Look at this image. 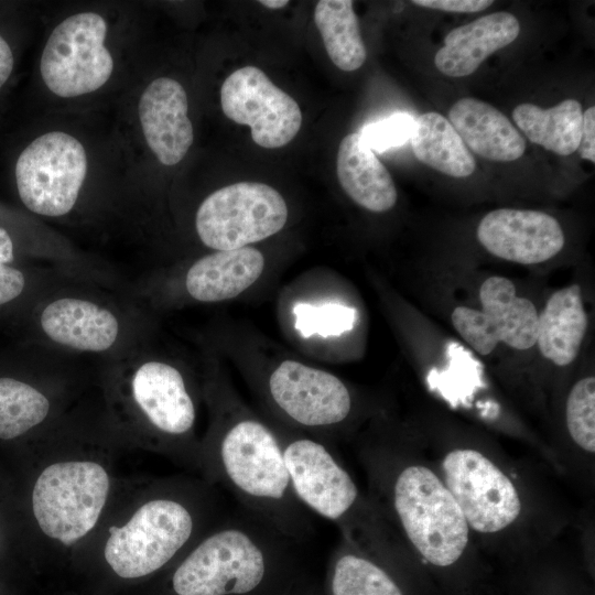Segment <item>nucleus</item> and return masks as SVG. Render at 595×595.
Instances as JSON below:
<instances>
[{"label":"nucleus","mask_w":595,"mask_h":595,"mask_svg":"<svg viewBox=\"0 0 595 595\" xmlns=\"http://www.w3.org/2000/svg\"><path fill=\"white\" fill-rule=\"evenodd\" d=\"M367 496L436 595H493V566L414 433L374 432L357 445Z\"/></svg>","instance_id":"obj_1"},{"label":"nucleus","mask_w":595,"mask_h":595,"mask_svg":"<svg viewBox=\"0 0 595 595\" xmlns=\"http://www.w3.org/2000/svg\"><path fill=\"white\" fill-rule=\"evenodd\" d=\"M459 506L474 541L502 570L554 543L573 515L540 472L466 435L415 434Z\"/></svg>","instance_id":"obj_2"},{"label":"nucleus","mask_w":595,"mask_h":595,"mask_svg":"<svg viewBox=\"0 0 595 595\" xmlns=\"http://www.w3.org/2000/svg\"><path fill=\"white\" fill-rule=\"evenodd\" d=\"M277 435L294 495L301 505L334 522L340 540L385 566L407 595H436L338 456L316 439Z\"/></svg>","instance_id":"obj_3"},{"label":"nucleus","mask_w":595,"mask_h":595,"mask_svg":"<svg viewBox=\"0 0 595 595\" xmlns=\"http://www.w3.org/2000/svg\"><path fill=\"white\" fill-rule=\"evenodd\" d=\"M291 542L249 512L236 517L167 569L161 595H279L306 578Z\"/></svg>","instance_id":"obj_4"},{"label":"nucleus","mask_w":595,"mask_h":595,"mask_svg":"<svg viewBox=\"0 0 595 595\" xmlns=\"http://www.w3.org/2000/svg\"><path fill=\"white\" fill-rule=\"evenodd\" d=\"M230 411L201 448V466L247 512L292 542L304 541L312 522L294 495L277 433L242 410Z\"/></svg>","instance_id":"obj_5"},{"label":"nucleus","mask_w":595,"mask_h":595,"mask_svg":"<svg viewBox=\"0 0 595 595\" xmlns=\"http://www.w3.org/2000/svg\"><path fill=\"white\" fill-rule=\"evenodd\" d=\"M201 517L193 504L173 495L143 502L104 547L110 571L123 581H140L167 570L192 545Z\"/></svg>","instance_id":"obj_6"},{"label":"nucleus","mask_w":595,"mask_h":595,"mask_svg":"<svg viewBox=\"0 0 595 595\" xmlns=\"http://www.w3.org/2000/svg\"><path fill=\"white\" fill-rule=\"evenodd\" d=\"M109 490V474L101 464L56 462L45 467L34 484V518L46 537L72 545L95 528Z\"/></svg>","instance_id":"obj_7"},{"label":"nucleus","mask_w":595,"mask_h":595,"mask_svg":"<svg viewBox=\"0 0 595 595\" xmlns=\"http://www.w3.org/2000/svg\"><path fill=\"white\" fill-rule=\"evenodd\" d=\"M288 206L273 187L239 182L213 192L196 213L202 242L216 250H234L263 240L283 228Z\"/></svg>","instance_id":"obj_8"},{"label":"nucleus","mask_w":595,"mask_h":595,"mask_svg":"<svg viewBox=\"0 0 595 595\" xmlns=\"http://www.w3.org/2000/svg\"><path fill=\"white\" fill-rule=\"evenodd\" d=\"M87 172L83 144L73 136L51 131L34 139L15 164L17 188L34 214L61 217L75 206Z\"/></svg>","instance_id":"obj_9"},{"label":"nucleus","mask_w":595,"mask_h":595,"mask_svg":"<svg viewBox=\"0 0 595 595\" xmlns=\"http://www.w3.org/2000/svg\"><path fill=\"white\" fill-rule=\"evenodd\" d=\"M107 23L95 12L62 21L44 46L40 71L55 95L72 98L99 89L110 78L113 60L105 46Z\"/></svg>","instance_id":"obj_10"},{"label":"nucleus","mask_w":595,"mask_h":595,"mask_svg":"<svg viewBox=\"0 0 595 595\" xmlns=\"http://www.w3.org/2000/svg\"><path fill=\"white\" fill-rule=\"evenodd\" d=\"M129 389L140 414L167 450L201 465V450L193 440L196 407L183 374L169 363L148 359L132 369Z\"/></svg>","instance_id":"obj_11"},{"label":"nucleus","mask_w":595,"mask_h":595,"mask_svg":"<svg viewBox=\"0 0 595 595\" xmlns=\"http://www.w3.org/2000/svg\"><path fill=\"white\" fill-rule=\"evenodd\" d=\"M267 393L288 421L310 431H334L354 412L353 394L338 377L295 360L270 374Z\"/></svg>","instance_id":"obj_12"},{"label":"nucleus","mask_w":595,"mask_h":595,"mask_svg":"<svg viewBox=\"0 0 595 595\" xmlns=\"http://www.w3.org/2000/svg\"><path fill=\"white\" fill-rule=\"evenodd\" d=\"M220 104L227 118L250 127L252 140L262 148L285 145L302 125L298 102L255 66L241 67L225 79Z\"/></svg>","instance_id":"obj_13"},{"label":"nucleus","mask_w":595,"mask_h":595,"mask_svg":"<svg viewBox=\"0 0 595 595\" xmlns=\"http://www.w3.org/2000/svg\"><path fill=\"white\" fill-rule=\"evenodd\" d=\"M476 235L489 253L520 264L548 261L565 242L559 221L547 213L532 209L491 210L480 219Z\"/></svg>","instance_id":"obj_14"},{"label":"nucleus","mask_w":595,"mask_h":595,"mask_svg":"<svg viewBox=\"0 0 595 595\" xmlns=\"http://www.w3.org/2000/svg\"><path fill=\"white\" fill-rule=\"evenodd\" d=\"M43 335L60 347L101 354L115 348L122 325L108 306L79 296H61L47 302L39 314Z\"/></svg>","instance_id":"obj_15"},{"label":"nucleus","mask_w":595,"mask_h":595,"mask_svg":"<svg viewBox=\"0 0 595 595\" xmlns=\"http://www.w3.org/2000/svg\"><path fill=\"white\" fill-rule=\"evenodd\" d=\"M558 475L588 496L595 487V377L576 380L565 394L562 435L551 447Z\"/></svg>","instance_id":"obj_16"},{"label":"nucleus","mask_w":595,"mask_h":595,"mask_svg":"<svg viewBox=\"0 0 595 595\" xmlns=\"http://www.w3.org/2000/svg\"><path fill=\"white\" fill-rule=\"evenodd\" d=\"M187 110L185 89L169 77L151 82L139 99L138 115L144 139L164 165L182 161L193 143Z\"/></svg>","instance_id":"obj_17"},{"label":"nucleus","mask_w":595,"mask_h":595,"mask_svg":"<svg viewBox=\"0 0 595 595\" xmlns=\"http://www.w3.org/2000/svg\"><path fill=\"white\" fill-rule=\"evenodd\" d=\"M504 572L501 595H594V577L560 539Z\"/></svg>","instance_id":"obj_18"},{"label":"nucleus","mask_w":595,"mask_h":595,"mask_svg":"<svg viewBox=\"0 0 595 595\" xmlns=\"http://www.w3.org/2000/svg\"><path fill=\"white\" fill-rule=\"evenodd\" d=\"M519 33L520 23L512 13L483 15L450 31L434 56V64L446 76H468L490 54L512 43Z\"/></svg>","instance_id":"obj_19"},{"label":"nucleus","mask_w":595,"mask_h":595,"mask_svg":"<svg viewBox=\"0 0 595 595\" xmlns=\"http://www.w3.org/2000/svg\"><path fill=\"white\" fill-rule=\"evenodd\" d=\"M448 121L465 145L482 158L508 162L524 153L522 134L488 102L469 97L458 99L448 111Z\"/></svg>","instance_id":"obj_20"},{"label":"nucleus","mask_w":595,"mask_h":595,"mask_svg":"<svg viewBox=\"0 0 595 595\" xmlns=\"http://www.w3.org/2000/svg\"><path fill=\"white\" fill-rule=\"evenodd\" d=\"M264 267L262 253L252 247L216 251L195 261L185 275V289L201 302L237 296L253 284Z\"/></svg>","instance_id":"obj_21"},{"label":"nucleus","mask_w":595,"mask_h":595,"mask_svg":"<svg viewBox=\"0 0 595 595\" xmlns=\"http://www.w3.org/2000/svg\"><path fill=\"white\" fill-rule=\"evenodd\" d=\"M588 327L582 290L571 284L555 291L539 313L537 342L544 359L558 367L577 357Z\"/></svg>","instance_id":"obj_22"},{"label":"nucleus","mask_w":595,"mask_h":595,"mask_svg":"<svg viewBox=\"0 0 595 595\" xmlns=\"http://www.w3.org/2000/svg\"><path fill=\"white\" fill-rule=\"evenodd\" d=\"M336 171L342 188L359 206L383 213L396 205L398 194L390 173L358 132L340 141Z\"/></svg>","instance_id":"obj_23"},{"label":"nucleus","mask_w":595,"mask_h":595,"mask_svg":"<svg viewBox=\"0 0 595 595\" xmlns=\"http://www.w3.org/2000/svg\"><path fill=\"white\" fill-rule=\"evenodd\" d=\"M485 320L499 344L516 350L531 349L537 342L539 313L513 282L501 275L487 278L478 291Z\"/></svg>","instance_id":"obj_24"},{"label":"nucleus","mask_w":595,"mask_h":595,"mask_svg":"<svg viewBox=\"0 0 595 595\" xmlns=\"http://www.w3.org/2000/svg\"><path fill=\"white\" fill-rule=\"evenodd\" d=\"M323 595H407L381 564L340 540L331 554Z\"/></svg>","instance_id":"obj_25"},{"label":"nucleus","mask_w":595,"mask_h":595,"mask_svg":"<svg viewBox=\"0 0 595 595\" xmlns=\"http://www.w3.org/2000/svg\"><path fill=\"white\" fill-rule=\"evenodd\" d=\"M411 147L423 164L453 177H467L476 162L448 119L439 112L422 113L414 120Z\"/></svg>","instance_id":"obj_26"},{"label":"nucleus","mask_w":595,"mask_h":595,"mask_svg":"<svg viewBox=\"0 0 595 595\" xmlns=\"http://www.w3.org/2000/svg\"><path fill=\"white\" fill-rule=\"evenodd\" d=\"M512 119L532 143L559 155H570L578 148L583 112L575 99L547 109L523 102L513 109Z\"/></svg>","instance_id":"obj_27"},{"label":"nucleus","mask_w":595,"mask_h":595,"mask_svg":"<svg viewBox=\"0 0 595 595\" xmlns=\"http://www.w3.org/2000/svg\"><path fill=\"white\" fill-rule=\"evenodd\" d=\"M314 21L332 62L342 71L358 69L366 61L358 18L350 0H321Z\"/></svg>","instance_id":"obj_28"},{"label":"nucleus","mask_w":595,"mask_h":595,"mask_svg":"<svg viewBox=\"0 0 595 595\" xmlns=\"http://www.w3.org/2000/svg\"><path fill=\"white\" fill-rule=\"evenodd\" d=\"M51 401L33 385L0 377V439L19 437L40 425L50 414Z\"/></svg>","instance_id":"obj_29"},{"label":"nucleus","mask_w":595,"mask_h":595,"mask_svg":"<svg viewBox=\"0 0 595 595\" xmlns=\"http://www.w3.org/2000/svg\"><path fill=\"white\" fill-rule=\"evenodd\" d=\"M293 315L295 328L304 338L314 334L322 337L340 335L353 327L355 320V311L340 304L298 303Z\"/></svg>","instance_id":"obj_30"},{"label":"nucleus","mask_w":595,"mask_h":595,"mask_svg":"<svg viewBox=\"0 0 595 595\" xmlns=\"http://www.w3.org/2000/svg\"><path fill=\"white\" fill-rule=\"evenodd\" d=\"M413 125L414 119L409 113L396 112L366 125L358 133L372 152H385L405 143L411 138Z\"/></svg>","instance_id":"obj_31"},{"label":"nucleus","mask_w":595,"mask_h":595,"mask_svg":"<svg viewBox=\"0 0 595 595\" xmlns=\"http://www.w3.org/2000/svg\"><path fill=\"white\" fill-rule=\"evenodd\" d=\"M451 321L459 336L480 356L490 355L499 345L482 310L457 306Z\"/></svg>","instance_id":"obj_32"},{"label":"nucleus","mask_w":595,"mask_h":595,"mask_svg":"<svg viewBox=\"0 0 595 595\" xmlns=\"http://www.w3.org/2000/svg\"><path fill=\"white\" fill-rule=\"evenodd\" d=\"M26 278L21 269L0 263V306L17 300L25 290Z\"/></svg>","instance_id":"obj_33"},{"label":"nucleus","mask_w":595,"mask_h":595,"mask_svg":"<svg viewBox=\"0 0 595 595\" xmlns=\"http://www.w3.org/2000/svg\"><path fill=\"white\" fill-rule=\"evenodd\" d=\"M413 4L446 12L474 13L493 4L491 0H413Z\"/></svg>","instance_id":"obj_34"},{"label":"nucleus","mask_w":595,"mask_h":595,"mask_svg":"<svg viewBox=\"0 0 595 595\" xmlns=\"http://www.w3.org/2000/svg\"><path fill=\"white\" fill-rule=\"evenodd\" d=\"M578 154L582 159L595 162V108L589 107L583 113L582 133L578 144Z\"/></svg>","instance_id":"obj_35"},{"label":"nucleus","mask_w":595,"mask_h":595,"mask_svg":"<svg viewBox=\"0 0 595 595\" xmlns=\"http://www.w3.org/2000/svg\"><path fill=\"white\" fill-rule=\"evenodd\" d=\"M14 58L12 50L6 39L0 34V88L9 79L13 69Z\"/></svg>","instance_id":"obj_36"},{"label":"nucleus","mask_w":595,"mask_h":595,"mask_svg":"<svg viewBox=\"0 0 595 595\" xmlns=\"http://www.w3.org/2000/svg\"><path fill=\"white\" fill-rule=\"evenodd\" d=\"M14 259V244L10 234L0 227V263L10 264Z\"/></svg>","instance_id":"obj_37"},{"label":"nucleus","mask_w":595,"mask_h":595,"mask_svg":"<svg viewBox=\"0 0 595 595\" xmlns=\"http://www.w3.org/2000/svg\"><path fill=\"white\" fill-rule=\"evenodd\" d=\"M279 595H323L322 587L314 585L306 578L298 583L290 589L279 594Z\"/></svg>","instance_id":"obj_38"},{"label":"nucleus","mask_w":595,"mask_h":595,"mask_svg":"<svg viewBox=\"0 0 595 595\" xmlns=\"http://www.w3.org/2000/svg\"><path fill=\"white\" fill-rule=\"evenodd\" d=\"M263 7H267L269 9H280L285 7L289 1L288 0H261L259 1Z\"/></svg>","instance_id":"obj_39"},{"label":"nucleus","mask_w":595,"mask_h":595,"mask_svg":"<svg viewBox=\"0 0 595 595\" xmlns=\"http://www.w3.org/2000/svg\"><path fill=\"white\" fill-rule=\"evenodd\" d=\"M493 595H501V594H500V592H499V589H498V591H497L495 594H493Z\"/></svg>","instance_id":"obj_40"}]
</instances>
